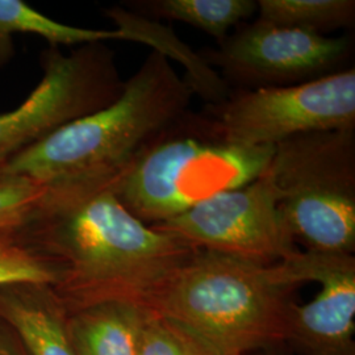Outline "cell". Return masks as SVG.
I'll use <instances>...</instances> for the list:
<instances>
[{"instance_id": "cell-1", "label": "cell", "mask_w": 355, "mask_h": 355, "mask_svg": "<svg viewBox=\"0 0 355 355\" xmlns=\"http://www.w3.org/2000/svg\"><path fill=\"white\" fill-rule=\"evenodd\" d=\"M21 237L55 268L67 312L105 302L145 304L196 248L144 224L111 187L49 193Z\"/></svg>"}, {"instance_id": "cell-2", "label": "cell", "mask_w": 355, "mask_h": 355, "mask_svg": "<svg viewBox=\"0 0 355 355\" xmlns=\"http://www.w3.org/2000/svg\"><path fill=\"white\" fill-rule=\"evenodd\" d=\"M192 95L165 54L153 51L112 104L54 130L0 170L51 193L112 189L141 149L189 112Z\"/></svg>"}, {"instance_id": "cell-3", "label": "cell", "mask_w": 355, "mask_h": 355, "mask_svg": "<svg viewBox=\"0 0 355 355\" xmlns=\"http://www.w3.org/2000/svg\"><path fill=\"white\" fill-rule=\"evenodd\" d=\"M299 286L284 261L266 265L196 249L144 306L216 354L252 355L286 343Z\"/></svg>"}, {"instance_id": "cell-4", "label": "cell", "mask_w": 355, "mask_h": 355, "mask_svg": "<svg viewBox=\"0 0 355 355\" xmlns=\"http://www.w3.org/2000/svg\"><path fill=\"white\" fill-rule=\"evenodd\" d=\"M272 154L274 146L218 140L198 114L187 112L141 149L112 191L132 215L152 227L253 182Z\"/></svg>"}, {"instance_id": "cell-5", "label": "cell", "mask_w": 355, "mask_h": 355, "mask_svg": "<svg viewBox=\"0 0 355 355\" xmlns=\"http://www.w3.org/2000/svg\"><path fill=\"white\" fill-rule=\"evenodd\" d=\"M293 240L309 252L355 249V129L282 141L266 167Z\"/></svg>"}, {"instance_id": "cell-6", "label": "cell", "mask_w": 355, "mask_h": 355, "mask_svg": "<svg viewBox=\"0 0 355 355\" xmlns=\"http://www.w3.org/2000/svg\"><path fill=\"white\" fill-rule=\"evenodd\" d=\"M198 116L209 135L241 146H275L311 132L355 129V70L287 87L237 89Z\"/></svg>"}, {"instance_id": "cell-7", "label": "cell", "mask_w": 355, "mask_h": 355, "mask_svg": "<svg viewBox=\"0 0 355 355\" xmlns=\"http://www.w3.org/2000/svg\"><path fill=\"white\" fill-rule=\"evenodd\" d=\"M124 85L104 42L69 54L51 46L37 86L17 108L0 114V168L54 130L112 104Z\"/></svg>"}, {"instance_id": "cell-8", "label": "cell", "mask_w": 355, "mask_h": 355, "mask_svg": "<svg viewBox=\"0 0 355 355\" xmlns=\"http://www.w3.org/2000/svg\"><path fill=\"white\" fill-rule=\"evenodd\" d=\"M152 227L196 249L266 265L283 262L299 252L266 170L240 189L220 192Z\"/></svg>"}, {"instance_id": "cell-9", "label": "cell", "mask_w": 355, "mask_h": 355, "mask_svg": "<svg viewBox=\"0 0 355 355\" xmlns=\"http://www.w3.org/2000/svg\"><path fill=\"white\" fill-rule=\"evenodd\" d=\"M353 49L352 38L328 37L259 20L220 42L202 55L221 69L225 83L239 89L287 87L341 71Z\"/></svg>"}, {"instance_id": "cell-10", "label": "cell", "mask_w": 355, "mask_h": 355, "mask_svg": "<svg viewBox=\"0 0 355 355\" xmlns=\"http://www.w3.org/2000/svg\"><path fill=\"white\" fill-rule=\"evenodd\" d=\"M284 262L297 283L321 286L312 302L292 305L286 343L302 355H355L354 255L299 250Z\"/></svg>"}, {"instance_id": "cell-11", "label": "cell", "mask_w": 355, "mask_h": 355, "mask_svg": "<svg viewBox=\"0 0 355 355\" xmlns=\"http://www.w3.org/2000/svg\"><path fill=\"white\" fill-rule=\"evenodd\" d=\"M67 311L49 286L0 288V318L31 355H76L66 328Z\"/></svg>"}, {"instance_id": "cell-12", "label": "cell", "mask_w": 355, "mask_h": 355, "mask_svg": "<svg viewBox=\"0 0 355 355\" xmlns=\"http://www.w3.org/2000/svg\"><path fill=\"white\" fill-rule=\"evenodd\" d=\"M148 313L144 305L105 302L67 312L66 328L76 355H139Z\"/></svg>"}, {"instance_id": "cell-13", "label": "cell", "mask_w": 355, "mask_h": 355, "mask_svg": "<svg viewBox=\"0 0 355 355\" xmlns=\"http://www.w3.org/2000/svg\"><path fill=\"white\" fill-rule=\"evenodd\" d=\"M105 13L114 20L127 41L152 45L154 51L165 54L168 60L173 58L184 64L189 70L186 82L190 85L193 94H199L208 104L224 102L228 98L230 91L225 80L204 61L202 55L193 54L189 46L178 41L173 31L121 7L110 8Z\"/></svg>"}, {"instance_id": "cell-14", "label": "cell", "mask_w": 355, "mask_h": 355, "mask_svg": "<svg viewBox=\"0 0 355 355\" xmlns=\"http://www.w3.org/2000/svg\"><path fill=\"white\" fill-rule=\"evenodd\" d=\"M16 35H36L54 48L124 40V35L119 29L102 31L66 26L38 12L23 0H0V64H6L12 57L13 37Z\"/></svg>"}, {"instance_id": "cell-15", "label": "cell", "mask_w": 355, "mask_h": 355, "mask_svg": "<svg viewBox=\"0 0 355 355\" xmlns=\"http://www.w3.org/2000/svg\"><path fill=\"white\" fill-rule=\"evenodd\" d=\"M141 8L153 17L195 26L221 42L229 29L250 17L258 6L254 0H153L141 3Z\"/></svg>"}, {"instance_id": "cell-16", "label": "cell", "mask_w": 355, "mask_h": 355, "mask_svg": "<svg viewBox=\"0 0 355 355\" xmlns=\"http://www.w3.org/2000/svg\"><path fill=\"white\" fill-rule=\"evenodd\" d=\"M257 20L325 35L354 24V0H259Z\"/></svg>"}, {"instance_id": "cell-17", "label": "cell", "mask_w": 355, "mask_h": 355, "mask_svg": "<svg viewBox=\"0 0 355 355\" xmlns=\"http://www.w3.org/2000/svg\"><path fill=\"white\" fill-rule=\"evenodd\" d=\"M57 279L54 266L21 237L17 229L0 232V288L17 284L53 288Z\"/></svg>"}, {"instance_id": "cell-18", "label": "cell", "mask_w": 355, "mask_h": 355, "mask_svg": "<svg viewBox=\"0 0 355 355\" xmlns=\"http://www.w3.org/2000/svg\"><path fill=\"white\" fill-rule=\"evenodd\" d=\"M48 190L35 180L0 170V232L23 228Z\"/></svg>"}, {"instance_id": "cell-19", "label": "cell", "mask_w": 355, "mask_h": 355, "mask_svg": "<svg viewBox=\"0 0 355 355\" xmlns=\"http://www.w3.org/2000/svg\"><path fill=\"white\" fill-rule=\"evenodd\" d=\"M139 355H218L164 318L148 309Z\"/></svg>"}, {"instance_id": "cell-20", "label": "cell", "mask_w": 355, "mask_h": 355, "mask_svg": "<svg viewBox=\"0 0 355 355\" xmlns=\"http://www.w3.org/2000/svg\"><path fill=\"white\" fill-rule=\"evenodd\" d=\"M0 355H20V353L7 338L0 336Z\"/></svg>"}, {"instance_id": "cell-21", "label": "cell", "mask_w": 355, "mask_h": 355, "mask_svg": "<svg viewBox=\"0 0 355 355\" xmlns=\"http://www.w3.org/2000/svg\"><path fill=\"white\" fill-rule=\"evenodd\" d=\"M252 355H255V354H252ZM258 355H267V354H258Z\"/></svg>"}]
</instances>
